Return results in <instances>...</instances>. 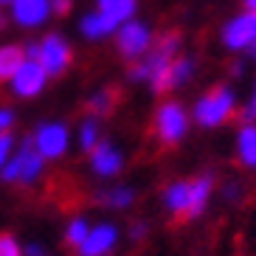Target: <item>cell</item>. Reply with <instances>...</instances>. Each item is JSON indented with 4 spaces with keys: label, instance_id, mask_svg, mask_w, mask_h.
<instances>
[{
    "label": "cell",
    "instance_id": "484cf974",
    "mask_svg": "<svg viewBox=\"0 0 256 256\" xmlns=\"http://www.w3.org/2000/svg\"><path fill=\"white\" fill-rule=\"evenodd\" d=\"M242 121H256V79L250 84V93L245 98V104H242Z\"/></svg>",
    "mask_w": 256,
    "mask_h": 256
},
{
    "label": "cell",
    "instance_id": "7c38bea8",
    "mask_svg": "<svg viewBox=\"0 0 256 256\" xmlns=\"http://www.w3.org/2000/svg\"><path fill=\"white\" fill-rule=\"evenodd\" d=\"M118 236L121 231L116 222H96L90 226L84 242L76 248V256H110L118 245Z\"/></svg>",
    "mask_w": 256,
    "mask_h": 256
},
{
    "label": "cell",
    "instance_id": "83f0119b",
    "mask_svg": "<svg viewBox=\"0 0 256 256\" xmlns=\"http://www.w3.org/2000/svg\"><path fill=\"white\" fill-rule=\"evenodd\" d=\"M14 121H17L14 110H12V107H6V104H0V132H12Z\"/></svg>",
    "mask_w": 256,
    "mask_h": 256
},
{
    "label": "cell",
    "instance_id": "f546056e",
    "mask_svg": "<svg viewBox=\"0 0 256 256\" xmlns=\"http://www.w3.org/2000/svg\"><path fill=\"white\" fill-rule=\"evenodd\" d=\"M70 8H74V0H51V12L54 14L65 17V14H70Z\"/></svg>",
    "mask_w": 256,
    "mask_h": 256
},
{
    "label": "cell",
    "instance_id": "4316f807",
    "mask_svg": "<svg viewBox=\"0 0 256 256\" xmlns=\"http://www.w3.org/2000/svg\"><path fill=\"white\" fill-rule=\"evenodd\" d=\"M220 194L226 197L228 203H236V200L242 197V186L236 180H226V183H222V188H220Z\"/></svg>",
    "mask_w": 256,
    "mask_h": 256
},
{
    "label": "cell",
    "instance_id": "e0dca14e",
    "mask_svg": "<svg viewBox=\"0 0 256 256\" xmlns=\"http://www.w3.org/2000/svg\"><path fill=\"white\" fill-rule=\"evenodd\" d=\"M138 192L127 183H116V186H107V188H98L96 192V203L98 206H107V208L113 211H124L130 206L136 203Z\"/></svg>",
    "mask_w": 256,
    "mask_h": 256
},
{
    "label": "cell",
    "instance_id": "5bb4252c",
    "mask_svg": "<svg viewBox=\"0 0 256 256\" xmlns=\"http://www.w3.org/2000/svg\"><path fill=\"white\" fill-rule=\"evenodd\" d=\"M214 188H217V180H214V174L211 172H203L192 178L188 180V208H186V220H197L208 208V200L214 194Z\"/></svg>",
    "mask_w": 256,
    "mask_h": 256
},
{
    "label": "cell",
    "instance_id": "30bf717a",
    "mask_svg": "<svg viewBox=\"0 0 256 256\" xmlns=\"http://www.w3.org/2000/svg\"><path fill=\"white\" fill-rule=\"evenodd\" d=\"M48 79H51V76L42 70V65H40L37 60H28V56H26V60L20 62V68L14 70V76L6 82V88L14 98H34L46 90Z\"/></svg>",
    "mask_w": 256,
    "mask_h": 256
},
{
    "label": "cell",
    "instance_id": "f1b7e54d",
    "mask_svg": "<svg viewBox=\"0 0 256 256\" xmlns=\"http://www.w3.org/2000/svg\"><path fill=\"white\" fill-rule=\"evenodd\" d=\"M146 231H150V222H146V220H136V222L130 226V240H136V242L144 240Z\"/></svg>",
    "mask_w": 256,
    "mask_h": 256
},
{
    "label": "cell",
    "instance_id": "cb8c5ba5",
    "mask_svg": "<svg viewBox=\"0 0 256 256\" xmlns=\"http://www.w3.org/2000/svg\"><path fill=\"white\" fill-rule=\"evenodd\" d=\"M0 256H26L14 234H0Z\"/></svg>",
    "mask_w": 256,
    "mask_h": 256
},
{
    "label": "cell",
    "instance_id": "2e32d148",
    "mask_svg": "<svg viewBox=\"0 0 256 256\" xmlns=\"http://www.w3.org/2000/svg\"><path fill=\"white\" fill-rule=\"evenodd\" d=\"M234 152H236V160H240L245 169H254L256 172V121H245V124L236 130Z\"/></svg>",
    "mask_w": 256,
    "mask_h": 256
},
{
    "label": "cell",
    "instance_id": "1f68e13d",
    "mask_svg": "<svg viewBox=\"0 0 256 256\" xmlns=\"http://www.w3.org/2000/svg\"><path fill=\"white\" fill-rule=\"evenodd\" d=\"M242 70H245V60H236V62L231 65V74H234V76H240Z\"/></svg>",
    "mask_w": 256,
    "mask_h": 256
},
{
    "label": "cell",
    "instance_id": "d6986e66",
    "mask_svg": "<svg viewBox=\"0 0 256 256\" xmlns=\"http://www.w3.org/2000/svg\"><path fill=\"white\" fill-rule=\"evenodd\" d=\"M79 34H82L88 42H102V40H107V37H113L116 34V28L110 23H107L104 17L98 14L96 8H90L88 14H82L79 17Z\"/></svg>",
    "mask_w": 256,
    "mask_h": 256
},
{
    "label": "cell",
    "instance_id": "e575fe53",
    "mask_svg": "<svg viewBox=\"0 0 256 256\" xmlns=\"http://www.w3.org/2000/svg\"><path fill=\"white\" fill-rule=\"evenodd\" d=\"M6 23H8V17H6V12H3V8H0V31L6 28Z\"/></svg>",
    "mask_w": 256,
    "mask_h": 256
},
{
    "label": "cell",
    "instance_id": "d4e9b609",
    "mask_svg": "<svg viewBox=\"0 0 256 256\" xmlns=\"http://www.w3.org/2000/svg\"><path fill=\"white\" fill-rule=\"evenodd\" d=\"M14 146H17V141H14V136H12V132H0V169H3V166H6V160L12 158Z\"/></svg>",
    "mask_w": 256,
    "mask_h": 256
},
{
    "label": "cell",
    "instance_id": "9a60e30c",
    "mask_svg": "<svg viewBox=\"0 0 256 256\" xmlns=\"http://www.w3.org/2000/svg\"><path fill=\"white\" fill-rule=\"evenodd\" d=\"M98 14L104 17L107 23L118 31V26H124L127 20H132L138 12V0H96L93 6Z\"/></svg>",
    "mask_w": 256,
    "mask_h": 256
},
{
    "label": "cell",
    "instance_id": "4fadbf2b",
    "mask_svg": "<svg viewBox=\"0 0 256 256\" xmlns=\"http://www.w3.org/2000/svg\"><path fill=\"white\" fill-rule=\"evenodd\" d=\"M88 160H90V172L96 174V178H104V180L121 174V169H124V152H121L113 141H107V138H102V141L88 152Z\"/></svg>",
    "mask_w": 256,
    "mask_h": 256
},
{
    "label": "cell",
    "instance_id": "6da1fadb",
    "mask_svg": "<svg viewBox=\"0 0 256 256\" xmlns=\"http://www.w3.org/2000/svg\"><path fill=\"white\" fill-rule=\"evenodd\" d=\"M188 113H192V124L203 130H217L240 113V96L228 82H220L206 93H200Z\"/></svg>",
    "mask_w": 256,
    "mask_h": 256
},
{
    "label": "cell",
    "instance_id": "8992f818",
    "mask_svg": "<svg viewBox=\"0 0 256 256\" xmlns=\"http://www.w3.org/2000/svg\"><path fill=\"white\" fill-rule=\"evenodd\" d=\"M155 40L158 37H155L152 26L146 23V20H138V17H132V20H127L124 26H118V31L113 34L116 51H118L121 60H127V62L141 60L144 54L155 46Z\"/></svg>",
    "mask_w": 256,
    "mask_h": 256
},
{
    "label": "cell",
    "instance_id": "9c48e42d",
    "mask_svg": "<svg viewBox=\"0 0 256 256\" xmlns=\"http://www.w3.org/2000/svg\"><path fill=\"white\" fill-rule=\"evenodd\" d=\"M197 74V60L194 56H188V54H178L172 62H169V68L158 76V79H152L146 88H150L155 96H166V93L172 90H180L186 88Z\"/></svg>",
    "mask_w": 256,
    "mask_h": 256
},
{
    "label": "cell",
    "instance_id": "52a82bcc",
    "mask_svg": "<svg viewBox=\"0 0 256 256\" xmlns=\"http://www.w3.org/2000/svg\"><path fill=\"white\" fill-rule=\"evenodd\" d=\"M34 60L42 65L51 79L62 76L65 70L70 68V62H74V46H70V40L60 31H48L42 40H37V54H34Z\"/></svg>",
    "mask_w": 256,
    "mask_h": 256
},
{
    "label": "cell",
    "instance_id": "d6a6232c",
    "mask_svg": "<svg viewBox=\"0 0 256 256\" xmlns=\"http://www.w3.org/2000/svg\"><path fill=\"white\" fill-rule=\"evenodd\" d=\"M242 8L245 12H256V0H242Z\"/></svg>",
    "mask_w": 256,
    "mask_h": 256
},
{
    "label": "cell",
    "instance_id": "ffe728a7",
    "mask_svg": "<svg viewBox=\"0 0 256 256\" xmlns=\"http://www.w3.org/2000/svg\"><path fill=\"white\" fill-rule=\"evenodd\" d=\"M74 141H76V146H79L82 152H90L93 146L102 141V118H96V116L88 113L82 121H79V127H76Z\"/></svg>",
    "mask_w": 256,
    "mask_h": 256
},
{
    "label": "cell",
    "instance_id": "7402d4cb",
    "mask_svg": "<svg viewBox=\"0 0 256 256\" xmlns=\"http://www.w3.org/2000/svg\"><path fill=\"white\" fill-rule=\"evenodd\" d=\"M84 107H88L90 116L104 118V116L113 113V107H116V90L113 88H98V90H93L90 96L84 98Z\"/></svg>",
    "mask_w": 256,
    "mask_h": 256
},
{
    "label": "cell",
    "instance_id": "ac0fdd59",
    "mask_svg": "<svg viewBox=\"0 0 256 256\" xmlns=\"http://www.w3.org/2000/svg\"><path fill=\"white\" fill-rule=\"evenodd\" d=\"M160 203H164V208L169 211L172 217H186V208H188V180H169L164 186Z\"/></svg>",
    "mask_w": 256,
    "mask_h": 256
},
{
    "label": "cell",
    "instance_id": "44dd1931",
    "mask_svg": "<svg viewBox=\"0 0 256 256\" xmlns=\"http://www.w3.org/2000/svg\"><path fill=\"white\" fill-rule=\"evenodd\" d=\"M26 60V48L17 42H3L0 46V84H6L14 70L20 68V62Z\"/></svg>",
    "mask_w": 256,
    "mask_h": 256
},
{
    "label": "cell",
    "instance_id": "836d02e7",
    "mask_svg": "<svg viewBox=\"0 0 256 256\" xmlns=\"http://www.w3.org/2000/svg\"><path fill=\"white\" fill-rule=\"evenodd\" d=\"M245 60H250V62H256V46H250L248 51H245Z\"/></svg>",
    "mask_w": 256,
    "mask_h": 256
},
{
    "label": "cell",
    "instance_id": "3957f363",
    "mask_svg": "<svg viewBox=\"0 0 256 256\" xmlns=\"http://www.w3.org/2000/svg\"><path fill=\"white\" fill-rule=\"evenodd\" d=\"M46 164L48 160L37 152V146L31 144V138H23L14 146L12 158L6 160V166L0 169V180L12 183V186H34L46 174Z\"/></svg>",
    "mask_w": 256,
    "mask_h": 256
},
{
    "label": "cell",
    "instance_id": "8fae6325",
    "mask_svg": "<svg viewBox=\"0 0 256 256\" xmlns=\"http://www.w3.org/2000/svg\"><path fill=\"white\" fill-rule=\"evenodd\" d=\"M51 0H12L8 6V20L20 28H42L51 20Z\"/></svg>",
    "mask_w": 256,
    "mask_h": 256
},
{
    "label": "cell",
    "instance_id": "603a6c76",
    "mask_svg": "<svg viewBox=\"0 0 256 256\" xmlns=\"http://www.w3.org/2000/svg\"><path fill=\"white\" fill-rule=\"evenodd\" d=\"M88 231H90V222L84 217H70L68 226H65V242L70 248H79L84 242V236H88Z\"/></svg>",
    "mask_w": 256,
    "mask_h": 256
},
{
    "label": "cell",
    "instance_id": "4dcf8cb0",
    "mask_svg": "<svg viewBox=\"0 0 256 256\" xmlns=\"http://www.w3.org/2000/svg\"><path fill=\"white\" fill-rule=\"evenodd\" d=\"M23 254L26 256H46V250H42V245H37V242H28V245H23Z\"/></svg>",
    "mask_w": 256,
    "mask_h": 256
},
{
    "label": "cell",
    "instance_id": "ba28073f",
    "mask_svg": "<svg viewBox=\"0 0 256 256\" xmlns=\"http://www.w3.org/2000/svg\"><path fill=\"white\" fill-rule=\"evenodd\" d=\"M220 46L231 54H245L250 46H256V12L228 17L220 28Z\"/></svg>",
    "mask_w": 256,
    "mask_h": 256
},
{
    "label": "cell",
    "instance_id": "7a4b0ae2",
    "mask_svg": "<svg viewBox=\"0 0 256 256\" xmlns=\"http://www.w3.org/2000/svg\"><path fill=\"white\" fill-rule=\"evenodd\" d=\"M180 46H183L180 34H164V37H158L155 46L144 54L141 60L130 62L127 79L130 82H138V84H150L152 79H158V76L169 68V62L180 54Z\"/></svg>",
    "mask_w": 256,
    "mask_h": 256
},
{
    "label": "cell",
    "instance_id": "277c9868",
    "mask_svg": "<svg viewBox=\"0 0 256 256\" xmlns=\"http://www.w3.org/2000/svg\"><path fill=\"white\" fill-rule=\"evenodd\" d=\"M152 130L164 146H178L192 130V113L178 98H164L152 113Z\"/></svg>",
    "mask_w": 256,
    "mask_h": 256
},
{
    "label": "cell",
    "instance_id": "d590c367",
    "mask_svg": "<svg viewBox=\"0 0 256 256\" xmlns=\"http://www.w3.org/2000/svg\"><path fill=\"white\" fill-rule=\"evenodd\" d=\"M3 6H12V0H0V8Z\"/></svg>",
    "mask_w": 256,
    "mask_h": 256
},
{
    "label": "cell",
    "instance_id": "5b68a950",
    "mask_svg": "<svg viewBox=\"0 0 256 256\" xmlns=\"http://www.w3.org/2000/svg\"><path fill=\"white\" fill-rule=\"evenodd\" d=\"M28 138H31V144L37 146V152L46 160L65 158L68 150H70V144H74V132H70V127L65 124V121H60V118L40 121Z\"/></svg>",
    "mask_w": 256,
    "mask_h": 256
}]
</instances>
